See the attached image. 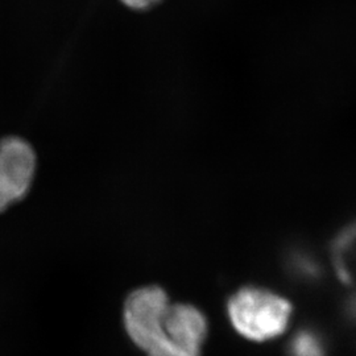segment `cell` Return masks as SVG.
<instances>
[{
	"label": "cell",
	"mask_w": 356,
	"mask_h": 356,
	"mask_svg": "<svg viewBox=\"0 0 356 356\" xmlns=\"http://www.w3.org/2000/svg\"><path fill=\"white\" fill-rule=\"evenodd\" d=\"M227 313L231 325L242 337L254 342H264L285 331L292 314V305L276 293L247 286L229 298Z\"/></svg>",
	"instance_id": "obj_1"
},
{
	"label": "cell",
	"mask_w": 356,
	"mask_h": 356,
	"mask_svg": "<svg viewBox=\"0 0 356 356\" xmlns=\"http://www.w3.org/2000/svg\"><path fill=\"white\" fill-rule=\"evenodd\" d=\"M170 301L164 289L156 285L131 293L123 309L124 329L129 339L145 354L160 343Z\"/></svg>",
	"instance_id": "obj_2"
},
{
	"label": "cell",
	"mask_w": 356,
	"mask_h": 356,
	"mask_svg": "<svg viewBox=\"0 0 356 356\" xmlns=\"http://www.w3.org/2000/svg\"><path fill=\"white\" fill-rule=\"evenodd\" d=\"M38 153L22 136L0 140V211L22 202L32 189L38 173Z\"/></svg>",
	"instance_id": "obj_3"
},
{
	"label": "cell",
	"mask_w": 356,
	"mask_h": 356,
	"mask_svg": "<svg viewBox=\"0 0 356 356\" xmlns=\"http://www.w3.org/2000/svg\"><path fill=\"white\" fill-rule=\"evenodd\" d=\"M207 335V319L191 304H172L160 343L147 356H201Z\"/></svg>",
	"instance_id": "obj_4"
},
{
	"label": "cell",
	"mask_w": 356,
	"mask_h": 356,
	"mask_svg": "<svg viewBox=\"0 0 356 356\" xmlns=\"http://www.w3.org/2000/svg\"><path fill=\"white\" fill-rule=\"evenodd\" d=\"M334 263L343 280L354 281L356 279V222L347 226L337 236L334 247Z\"/></svg>",
	"instance_id": "obj_5"
},
{
	"label": "cell",
	"mask_w": 356,
	"mask_h": 356,
	"mask_svg": "<svg viewBox=\"0 0 356 356\" xmlns=\"http://www.w3.org/2000/svg\"><path fill=\"white\" fill-rule=\"evenodd\" d=\"M293 356H325L323 346L313 332L298 334L292 343Z\"/></svg>",
	"instance_id": "obj_6"
},
{
	"label": "cell",
	"mask_w": 356,
	"mask_h": 356,
	"mask_svg": "<svg viewBox=\"0 0 356 356\" xmlns=\"http://www.w3.org/2000/svg\"><path fill=\"white\" fill-rule=\"evenodd\" d=\"M119 1L132 11L145 13L157 7L163 0H119Z\"/></svg>",
	"instance_id": "obj_7"
}]
</instances>
